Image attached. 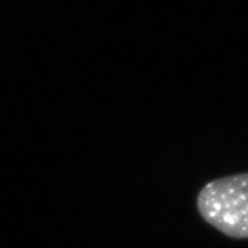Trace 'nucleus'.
Segmentation results:
<instances>
[{"instance_id":"nucleus-1","label":"nucleus","mask_w":248,"mask_h":248,"mask_svg":"<svg viewBox=\"0 0 248 248\" xmlns=\"http://www.w3.org/2000/svg\"><path fill=\"white\" fill-rule=\"evenodd\" d=\"M196 208L208 224L233 239H248V172L205 184Z\"/></svg>"}]
</instances>
